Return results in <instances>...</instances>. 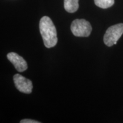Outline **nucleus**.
<instances>
[{"label":"nucleus","instance_id":"f257e3e1","mask_svg":"<svg viewBox=\"0 0 123 123\" xmlns=\"http://www.w3.org/2000/svg\"><path fill=\"white\" fill-rule=\"evenodd\" d=\"M40 33L44 46L47 48L54 47L57 43V32L53 21L49 17L44 16L39 22Z\"/></svg>","mask_w":123,"mask_h":123},{"label":"nucleus","instance_id":"f03ea898","mask_svg":"<svg viewBox=\"0 0 123 123\" xmlns=\"http://www.w3.org/2000/svg\"><path fill=\"white\" fill-rule=\"evenodd\" d=\"M123 34V24L115 25L109 27L104 35V42L105 45L111 47L117 43Z\"/></svg>","mask_w":123,"mask_h":123},{"label":"nucleus","instance_id":"7ed1b4c3","mask_svg":"<svg viewBox=\"0 0 123 123\" xmlns=\"http://www.w3.org/2000/svg\"><path fill=\"white\" fill-rule=\"evenodd\" d=\"M71 30L75 36L87 37L92 31L90 23L84 19H76L73 21L71 25Z\"/></svg>","mask_w":123,"mask_h":123},{"label":"nucleus","instance_id":"20e7f679","mask_svg":"<svg viewBox=\"0 0 123 123\" xmlns=\"http://www.w3.org/2000/svg\"><path fill=\"white\" fill-rule=\"evenodd\" d=\"M13 80L15 87L18 91L27 94L31 93L33 86L30 80L18 74L14 75Z\"/></svg>","mask_w":123,"mask_h":123},{"label":"nucleus","instance_id":"39448f33","mask_svg":"<svg viewBox=\"0 0 123 123\" xmlns=\"http://www.w3.org/2000/svg\"><path fill=\"white\" fill-rule=\"evenodd\" d=\"M7 58L18 72H23L27 70V64L26 62L22 56L17 53L13 52L9 53L7 55Z\"/></svg>","mask_w":123,"mask_h":123},{"label":"nucleus","instance_id":"423d86ee","mask_svg":"<svg viewBox=\"0 0 123 123\" xmlns=\"http://www.w3.org/2000/svg\"><path fill=\"white\" fill-rule=\"evenodd\" d=\"M64 7L68 13H74L79 8V0H64Z\"/></svg>","mask_w":123,"mask_h":123},{"label":"nucleus","instance_id":"0eeeda50","mask_svg":"<svg viewBox=\"0 0 123 123\" xmlns=\"http://www.w3.org/2000/svg\"><path fill=\"white\" fill-rule=\"evenodd\" d=\"M97 6L102 9H107L114 4L115 0H94Z\"/></svg>","mask_w":123,"mask_h":123},{"label":"nucleus","instance_id":"6e6552de","mask_svg":"<svg viewBox=\"0 0 123 123\" xmlns=\"http://www.w3.org/2000/svg\"><path fill=\"white\" fill-rule=\"evenodd\" d=\"M20 123H40L41 122L38 121L34 120L31 119H24L20 121Z\"/></svg>","mask_w":123,"mask_h":123}]
</instances>
